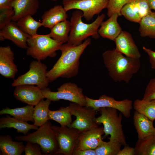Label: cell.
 Masks as SVG:
<instances>
[{
	"instance_id": "obj_28",
	"label": "cell",
	"mask_w": 155,
	"mask_h": 155,
	"mask_svg": "<svg viewBox=\"0 0 155 155\" xmlns=\"http://www.w3.org/2000/svg\"><path fill=\"white\" fill-rule=\"evenodd\" d=\"M134 148L135 155H155V134L138 139Z\"/></svg>"
},
{
	"instance_id": "obj_38",
	"label": "cell",
	"mask_w": 155,
	"mask_h": 155,
	"mask_svg": "<svg viewBox=\"0 0 155 155\" xmlns=\"http://www.w3.org/2000/svg\"><path fill=\"white\" fill-rule=\"evenodd\" d=\"M142 48L144 51L149 56L151 68L152 69H155V52L144 46Z\"/></svg>"
},
{
	"instance_id": "obj_30",
	"label": "cell",
	"mask_w": 155,
	"mask_h": 155,
	"mask_svg": "<svg viewBox=\"0 0 155 155\" xmlns=\"http://www.w3.org/2000/svg\"><path fill=\"white\" fill-rule=\"evenodd\" d=\"M139 24L141 36L155 38V12L143 17Z\"/></svg>"
},
{
	"instance_id": "obj_16",
	"label": "cell",
	"mask_w": 155,
	"mask_h": 155,
	"mask_svg": "<svg viewBox=\"0 0 155 155\" xmlns=\"http://www.w3.org/2000/svg\"><path fill=\"white\" fill-rule=\"evenodd\" d=\"M103 127H97L80 132L75 149L95 150L103 141Z\"/></svg>"
},
{
	"instance_id": "obj_9",
	"label": "cell",
	"mask_w": 155,
	"mask_h": 155,
	"mask_svg": "<svg viewBox=\"0 0 155 155\" xmlns=\"http://www.w3.org/2000/svg\"><path fill=\"white\" fill-rule=\"evenodd\" d=\"M68 106L72 115L76 117L68 127L75 128L81 132L98 127L93 120L97 114L96 110L72 102Z\"/></svg>"
},
{
	"instance_id": "obj_41",
	"label": "cell",
	"mask_w": 155,
	"mask_h": 155,
	"mask_svg": "<svg viewBox=\"0 0 155 155\" xmlns=\"http://www.w3.org/2000/svg\"><path fill=\"white\" fill-rule=\"evenodd\" d=\"M14 0H0V9L12 8L11 3Z\"/></svg>"
},
{
	"instance_id": "obj_17",
	"label": "cell",
	"mask_w": 155,
	"mask_h": 155,
	"mask_svg": "<svg viewBox=\"0 0 155 155\" xmlns=\"http://www.w3.org/2000/svg\"><path fill=\"white\" fill-rule=\"evenodd\" d=\"M115 49L117 51L126 56L140 58L141 54L131 34L125 31H122L114 41Z\"/></svg>"
},
{
	"instance_id": "obj_31",
	"label": "cell",
	"mask_w": 155,
	"mask_h": 155,
	"mask_svg": "<svg viewBox=\"0 0 155 155\" xmlns=\"http://www.w3.org/2000/svg\"><path fill=\"white\" fill-rule=\"evenodd\" d=\"M49 120L56 121L62 126L68 127L72 122V115L68 106L61 107L55 111L49 110Z\"/></svg>"
},
{
	"instance_id": "obj_18",
	"label": "cell",
	"mask_w": 155,
	"mask_h": 155,
	"mask_svg": "<svg viewBox=\"0 0 155 155\" xmlns=\"http://www.w3.org/2000/svg\"><path fill=\"white\" fill-rule=\"evenodd\" d=\"M14 59V54L9 46L0 47V74L5 78L14 79L18 71Z\"/></svg>"
},
{
	"instance_id": "obj_33",
	"label": "cell",
	"mask_w": 155,
	"mask_h": 155,
	"mask_svg": "<svg viewBox=\"0 0 155 155\" xmlns=\"http://www.w3.org/2000/svg\"><path fill=\"white\" fill-rule=\"evenodd\" d=\"M121 146L115 141L109 140L105 142L103 140L95 150L96 155H117Z\"/></svg>"
},
{
	"instance_id": "obj_12",
	"label": "cell",
	"mask_w": 155,
	"mask_h": 155,
	"mask_svg": "<svg viewBox=\"0 0 155 155\" xmlns=\"http://www.w3.org/2000/svg\"><path fill=\"white\" fill-rule=\"evenodd\" d=\"M86 105L97 111L101 107H109L113 108L119 111L126 118L131 115V110L133 108L132 101L128 99L121 101L115 100L113 98L103 94L98 99H94L85 96Z\"/></svg>"
},
{
	"instance_id": "obj_36",
	"label": "cell",
	"mask_w": 155,
	"mask_h": 155,
	"mask_svg": "<svg viewBox=\"0 0 155 155\" xmlns=\"http://www.w3.org/2000/svg\"><path fill=\"white\" fill-rule=\"evenodd\" d=\"M142 99H155V77L151 79L147 85Z\"/></svg>"
},
{
	"instance_id": "obj_6",
	"label": "cell",
	"mask_w": 155,
	"mask_h": 155,
	"mask_svg": "<svg viewBox=\"0 0 155 155\" xmlns=\"http://www.w3.org/2000/svg\"><path fill=\"white\" fill-rule=\"evenodd\" d=\"M63 44L53 39L49 34H36L27 41L26 54L39 61L48 57H54L57 55L56 51L60 50Z\"/></svg>"
},
{
	"instance_id": "obj_22",
	"label": "cell",
	"mask_w": 155,
	"mask_h": 155,
	"mask_svg": "<svg viewBox=\"0 0 155 155\" xmlns=\"http://www.w3.org/2000/svg\"><path fill=\"white\" fill-rule=\"evenodd\" d=\"M133 121L138 139L143 138L155 134V127L153 125V121L143 115L135 111L133 116Z\"/></svg>"
},
{
	"instance_id": "obj_34",
	"label": "cell",
	"mask_w": 155,
	"mask_h": 155,
	"mask_svg": "<svg viewBox=\"0 0 155 155\" xmlns=\"http://www.w3.org/2000/svg\"><path fill=\"white\" fill-rule=\"evenodd\" d=\"M132 0H109L106 8L107 15L110 17L113 14L117 13L121 16V11L123 7Z\"/></svg>"
},
{
	"instance_id": "obj_25",
	"label": "cell",
	"mask_w": 155,
	"mask_h": 155,
	"mask_svg": "<svg viewBox=\"0 0 155 155\" xmlns=\"http://www.w3.org/2000/svg\"><path fill=\"white\" fill-rule=\"evenodd\" d=\"M33 106L29 105L21 107L11 108L8 107L3 108L0 111V115L8 114L13 117L27 122L30 121L34 122Z\"/></svg>"
},
{
	"instance_id": "obj_14",
	"label": "cell",
	"mask_w": 155,
	"mask_h": 155,
	"mask_svg": "<svg viewBox=\"0 0 155 155\" xmlns=\"http://www.w3.org/2000/svg\"><path fill=\"white\" fill-rule=\"evenodd\" d=\"M13 95L17 100L33 106L44 98L42 89L37 86L32 85H21L16 86Z\"/></svg>"
},
{
	"instance_id": "obj_20",
	"label": "cell",
	"mask_w": 155,
	"mask_h": 155,
	"mask_svg": "<svg viewBox=\"0 0 155 155\" xmlns=\"http://www.w3.org/2000/svg\"><path fill=\"white\" fill-rule=\"evenodd\" d=\"M121 15L115 13L101 24L98 32L102 37L114 41L122 31V28L118 22L117 18Z\"/></svg>"
},
{
	"instance_id": "obj_19",
	"label": "cell",
	"mask_w": 155,
	"mask_h": 155,
	"mask_svg": "<svg viewBox=\"0 0 155 155\" xmlns=\"http://www.w3.org/2000/svg\"><path fill=\"white\" fill-rule=\"evenodd\" d=\"M11 6L14 11L12 20L17 22L26 16L34 15L39 8V2L38 0H14Z\"/></svg>"
},
{
	"instance_id": "obj_10",
	"label": "cell",
	"mask_w": 155,
	"mask_h": 155,
	"mask_svg": "<svg viewBox=\"0 0 155 155\" xmlns=\"http://www.w3.org/2000/svg\"><path fill=\"white\" fill-rule=\"evenodd\" d=\"M55 134L59 149L57 154L72 155L78 142L80 132L77 129L67 126L51 125Z\"/></svg>"
},
{
	"instance_id": "obj_26",
	"label": "cell",
	"mask_w": 155,
	"mask_h": 155,
	"mask_svg": "<svg viewBox=\"0 0 155 155\" xmlns=\"http://www.w3.org/2000/svg\"><path fill=\"white\" fill-rule=\"evenodd\" d=\"M51 101L46 99L42 100L34 108V124L40 127L45 124L49 119V107Z\"/></svg>"
},
{
	"instance_id": "obj_15",
	"label": "cell",
	"mask_w": 155,
	"mask_h": 155,
	"mask_svg": "<svg viewBox=\"0 0 155 155\" xmlns=\"http://www.w3.org/2000/svg\"><path fill=\"white\" fill-rule=\"evenodd\" d=\"M31 36L23 32L14 21L10 22L0 31L1 41L10 40L18 47L24 49L27 48V41Z\"/></svg>"
},
{
	"instance_id": "obj_8",
	"label": "cell",
	"mask_w": 155,
	"mask_h": 155,
	"mask_svg": "<svg viewBox=\"0 0 155 155\" xmlns=\"http://www.w3.org/2000/svg\"><path fill=\"white\" fill-rule=\"evenodd\" d=\"M47 69V66L40 61H32L30 64L29 70L14 80L12 86L36 85L41 89L47 88L49 83L46 75Z\"/></svg>"
},
{
	"instance_id": "obj_11",
	"label": "cell",
	"mask_w": 155,
	"mask_h": 155,
	"mask_svg": "<svg viewBox=\"0 0 155 155\" xmlns=\"http://www.w3.org/2000/svg\"><path fill=\"white\" fill-rule=\"evenodd\" d=\"M109 0H62L63 7L67 12L72 9L82 11L83 17L87 21L92 20L106 8Z\"/></svg>"
},
{
	"instance_id": "obj_21",
	"label": "cell",
	"mask_w": 155,
	"mask_h": 155,
	"mask_svg": "<svg viewBox=\"0 0 155 155\" xmlns=\"http://www.w3.org/2000/svg\"><path fill=\"white\" fill-rule=\"evenodd\" d=\"M66 12L61 5H55L45 11L41 17L42 26L51 29L57 23L67 20L68 16Z\"/></svg>"
},
{
	"instance_id": "obj_24",
	"label": "cell",
	"mask_w": 155,
	"mask_h": 155,
	"mask_svg": "<svg viewBox=\"0 0 155 155\" xmlns=\"http://www.w3.org/2000/svg\"><path fill=\"white\" fill-rule=\"evenodd\" d=\"M13 128L17 132L26 135L30 130L37 129L39 127L34 124H30L27 122L9 116L3 117L0 119V129Z\"/></svg>"
},
{
	"instance_id": "obj_1",
	"label": "cell",
	"mask_w": 155,
	"mask_h": 155,
	"mask_svg": "<svg viewBox=\"0 0 155 155\" xmlns=\"http://www.w3.org/2000/svg\"><path fill=\"white\" fill-rule=\"evenodd\" d=\"M91 40L88 38L81 44L74 45L67 42L63 44L60 50V57L49 71L46 75L49 82L60 77L69 78L78 73L80 59L85 49L91 44Z\"/></svg>"
},
{
	"instance_id": "obj_42",
	"label": "cell",
	"mask_w": 155,
	"mask_h": 155,
	"mask_svg": "<svg viewBox=\"0 0 155 155\" xmlns=\"http://www.w3.org/2000/svg\"><path fill=\"white\" fill-rule=\"evenodd\" d=\"M151 9L155 10V0H146Z\"/></svg>"
},
{
	"instance_id": "obj_29",
	"label": "cell",
	"mask_w": 155,
	"mask_h": 155,
	"mask_svg": "<svg viewBox=\"0 0 155 155\" xmlns=\"http://www.w3.org/2000/svg\"><path fill=\"white\" fill-rule=\"evenodd\" d=\"M135 111L153 121L155 120V99L150 100L137 99L133 104Z\"/></svg>"
},
{
	"instance_id": "obj_32",
	"label": "cell",
	"mask_w": 155,
	"mask_h": 155,
	"mask_svg": "<svg viewBox=\"0 0 155 155\" xmlns=\"http://www.w3.org/2000/svg\"><path fill=\"white\" fill-rule=\"evenodd\" d=\"M17 22L19 27L23 32L31 36L37 34L38 28L42 26V22L36 21L31 16H26Z\"/></svg>"
},
{
	"instance_id": "obj_7",
	"label": "cell",
	"mask_w": 155,
	"mask_h": 155,
	"mask_svg": "<svg viewBox=\"0 0 155 155\" xmlns=\"http://www.w3.org/2000/svg\"><path fill=\"white\" fill-rule=\"evenodd\" d=\"M57 92H53L47 87L42 89V91L44 98L51 101L64 100L83 106L86 105V97L83 93L82 89L75 83H65L57 88Z\"/></svg>"
},
{
	"instance_id": "obj_2",
	"label": "cell",
	"mask_w": 155,
	"mask_h": 155,
	"mask_svg": "<svg viewBox=\"0 0 155 155\" xmlns=\"http://www.w3.org/2000/svg\"><path fill=\"white\" fill-rule=\"evenodd\" d=\"M102 55L108 74L116 82L128 83L141 67L140 59L124 56L115 49L106 51Z\"/></svg>"
},
{
	"instance_id": "obj_39",
	"label": "cell",
	"mask_w": 155,
	"mask_h": 155,
	"mask_svg": "<svg viewBox=\"0 0 155 155\" xmlns=\"http://www.w3.org/2000/svg\"><path fill=\"white\" fill-rule=\"evenodd\" d=\"M72 155H96L95 150L75 149Z\"/></svg>"
},
{
	"instance_id": "obj_27",
	"label": "cell",
	"mask_w": 155,
	"mask_h": 155,
	"mask_svg": "<svg viewBox=\"0 0 155 155\" xmlns=\"http://www.w3.org/2000/svg\"><path fill=\"white\" fill-rule=\"evenodd\" d=\"M70 22L66 20L61 22L51 29L49 34L53 39L63 44L68 41L71 30Z\"/></svg>"
},
{
	"instance_id": "obj_23",
	"label": "cell",
	"mask_w": 155,
	"mask_h": 155,
	"mask_svg": "<svg viewBox=\"0 0 155 155\" xmlns=\"http://www.w3.org/2000/svg\"><path fill=\"white\" fill-rule=\"evenodd\" d=\"M23 141L13 140L10 135H0V150L1 155H21L24 152Z\"/></svg>"
},
{
	"instance_id": "obj_43",
	"label": "cell",
	"mask_w": 155,
	"mask_h": 155,
	"mask_svg": "<svg viewBox=\"0 0 155 155\" xmlns=\"http://www.w3.org/2000/svg\"><path fill=\"white\" fill-rule=\"evenodd\" d=\"M51 0L52 1H57L58 0Z\"/></svg>"
},
{
	"instance_id": "obj_35",
	"label": "cell",
	"mask_w": 155,
	"mask_h": 155,
	"mask_svg": "<svg viewBox=\"0 0 155 155\" xmlns=\"http://www.w3.org/2000/svg\"><path fill=\"white\" fill-rule=\"evenodd\" d=\"M14 14L13 8L0 9V29L11 22Z\"/></svg>"
},
{
	"instance_id": "obj_4",
	"label": "cell",
	"mask_w": 155,
	"mask_h": 155,
	"mask_svg": "<svg viewBox=\"0 0 155 155\" xmlns=\"http://www.w3.org/2000/svg\"><path fill=\"white\" fill-rule=\"evenodd\" d=\"M116 109L109 107H103L99 108L100 115L95 117L94 121L98 125L102 124L105 137L109 135V140L116 142L122 145H127L125 137L122 129L121 122L122 114L119 115Z\"/></svg>"
},
{
	"instance_id": "obj_3",
	"label": "cell",
	"mask_w": 155,
	"mask_h": 155,
	"mask_svg": "<svg viewBox=\"0 0 155 155\" xmlns=\"http://www.w3.org/2000/svg\"><path fill=\"white\" fill-rule=\"evenodd\" d=\"M83 14L82 11L78 9L72 13L70 21L71 30L67 42L71 44L79 45L90 36L95 39L100 37L98 30L105 17V14L98 15L93 22L88 24L82 21Z\"/></svg>"
},
{
	"instance_id": "obj_40",
	"label": "cell",
	"mask_w": 155,
	"mask_h": 155,
	"mask_svg": "<svg viewBox=\"0 0 155 155\" xmlns=\"http://www.w3.org/2000/svg\"><path fill=\"white\" fill-rule=\"evenodd\" d=\"M134 148L129 146L128 145L124 146L122 150H121L117 155H135Z\"/></svg>"
},
{
	"instance_id": "obj_5",
	"label": "cell",
	"mask_w": 155,
	"mask_h": 155,
	"mask_svg": "<svg viewBox=\"0 0 155 155\" xmlns=\"http://www.w3.org/2000/svg\"><path fill=\"white\" fill-rule=\"evenodd\" d=\"M51 125L49 120L34 132L26 135L17 136L14 139L18 141L38 144L41 147L42 154L44 155L57 154L58 145Z\"/></svg>"
},
{
	"instance_id": "obj_37",
	"label": "cell",
	"mask_w": 155,
	"mask_h": 155,
	"mask_svg": "<svg viewBox=\"0 0 155 155\" xmlns=\"http://www.w3.org/2000/svg\"><path fill=\"white\" fill-rule=\"evenodd\" d=\"M41 150L40 146L36 143L27 142L24 147L25 155H42Z\"/></svg>"
},
{
	"instance_id": "obj_13",
	"label": "cell",
	"mask_w": 155,
	"mask_h": 155,
	"mask_svg": "<svg viewBox=\"0 0 155 155\" xmlns=\"http://www.w3.org/2000/svg\"><path fill=\"white\" fill-rule=\"evenodd\" d=\"M152 12L146 0H132L123 7L121 14L129 21L139 23Z\"/></svg>"
}]
</instances>
